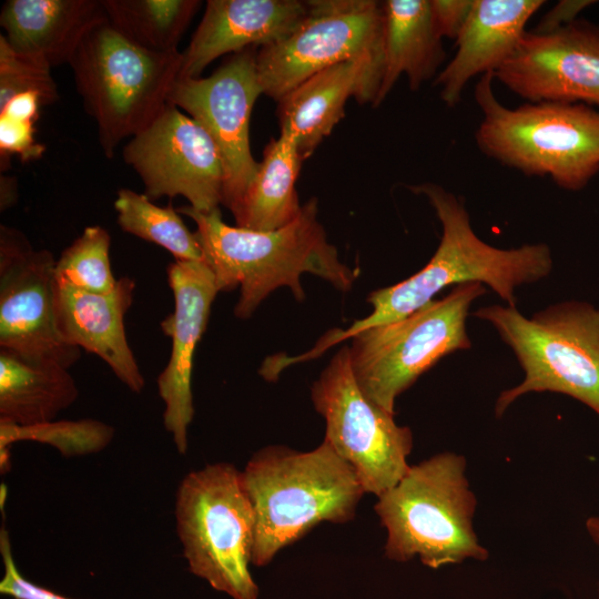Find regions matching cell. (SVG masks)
<instances>
[{
	"label": "cell",
	"instance_id": "obj_1",
	"mask_svg": "<svg viewBox=\"0 0 599 599\" xmlns=\"http://www.w3.org/2000/svg\"><path fill=\"white\" fill-rule=\"evenodd\" d=\"M409 187L414 193L426 196L441 224L436 252L413 276L373 291L367 297L373 306L372 313L346 329L334 328L325 333L311 351L303 353L305 362L362 331L408 316L449 285L486 284L508 306H516L517 287L536 283L551 273L554 262L549 245L535 243L515 248L493 246L475 233L464 200L436 183L426 182Z\"/></svg>",
	"mask_w": 599,
	"mask_h": 599
},
{
	"label": "cell",
	"instance_id": "obj_2",
	"mask_svg": "<svg viewBox=\"0 0 599 599\" xmlns=\"http://www.w3.org/2000/svg\"><path fill=\"white\" fill-rule=\"evenodd\" d=\"M192 219L195 236L220 292L240 288L234 307L237 318H248L281 286L297 301L305 297L301 276L311 273L339 291H349L358 270L338 258L317 219V200L311 199L290 224L273 231H253L224 223L220 209L202 213L190 205L176 209Z\"/></svg>",
	"mask_w": 599,
	"mask_h": 599
},
{
	"label": "cell",
	"instance_id": "obj_3",
	"mask_svg": "<svg viewBox=\"0 0 599 599\" xmlns=\"http://www.w3.org/2000/svg\"><path fill=\"white\" fill-rule=\"evenodd\" d=\"M241 475L255 516L256 567L322 522L351 521L365 494L354 469L325 439L309 451L264 447Z\"/></svg>",
	"mask_w": 599,
	"mask_h": 599
},
{
	"label": "cell",
	"instance_id": "obj_4",
	"mask_svg": "<svg viewBox=\"0 0 599 599\" xmlns=\"http://www.w3.org/2000/svg\"><path fill=\"white\" fill-rule=\"evenodd\" d=\"M494 73L480 77L475 100L481 111L477 148L486 156L528 176H548L577 192L599 173V111L582 103L526 102L504 105Z\"/></svg>",
	"mask_w": 599,
	"mask_h": 599
},
{
	"label": "cell",
	"instance_id": "obj_5",
	"mask_svg": "<svg viewBox=\"0 0 599 599\" xmlns=\"http://www.w3.org/2000/svg\"><path fill=\"white\" fill-rule=\"evenodd\" d=\"M476 508L464 456L444 451L410 466L374 507L386 529L385 556L398 562L418 557L433 569L488 559L473 526Z\"/></svg>",
	"mask_w": 599,
	"mask_h": 599
},
{
	"label": "cell",
	"instance_id": "obj_6",
	"mask_svg": "<svg viewBox=\"0 0 599 599\" xmlns=\"http://www.w3.org/2000/svg\"><path fill=\"white\" fill-rule=\"evenodd\" d=\"M516 355L525 376L502 390L495 404L500 417L528 393H559L599 416V308L585 301H564L531 317L516 306L489 305L475 311Z\"/></svg>",
	"mask_w": 599,
	"mask_h": 599
},
{
	"label": "cell",
	"instance_id": "obj_7",
	"mask_svg": "<svg viewBox=\"0 0 599 599\" xmlns=\"http://www.w3.org/2000/svg\"><path fill=\"white\" fill-rule=\"evenodd\" d=\"M182 52H155L94 27L70 61L77 91L95 120L104 155L145 129L163 110L182 67Z\"/></svg>",
	"mask_w": 599,
	"mask_h": 599
},
{
	"label": "cell",
	"instance_id": "obj_8",
	"mask_svg": "<svg viewBox=\"0 0 599 599\" xmlns=\"http://www.w3.org/2000/svg\"><path fill=\"white\" fill-rule=\"evenodd\" d=\"M174 516L190 571L233 599H257L250 571L255 516L241 470L215 463L186 474Z\"/></svg>",
	"mask_w": 599,
	"mask_h": 599
},
{
	"label": "cell",
	"instance_id": "obj_9",
	"mask_svg": "<svg viewBox=\"0 0 599 599\" xmlns=\"http://www.w3.org/2000/svg\"><path fill=\"white\" fill-rule=\"evenodd\" d=\"M485 293L481 283L458 284L402 319L352 336L351 366L363 394L395 414L396 398L422 374L444 356L470 348L466 318Z\"/></svg>",
	"mask_w": 599,
	"mask_h": 599
},
{
	"label": "cell",
	"instance_id": "obj_10",
	"mask_svg": "<svg viewBox=\"0 0 599 599\" xmlns=\"http://www.w3.org/2000/svg\"><path fill=\"white\" fill-rule=\"evenodd\" d=\"M315 410L325 419V437L355 471L365 494L376 497L407 473L414 438L407 426L361 390L344 345L313 383Z\"/></svg>",
	"mask_w": 599,
	"mask_h": 599
},
{
	"label": "cell",
	"instance_id": "obj_11",
	"mask_svg": "<svg viewBox=\"0 0 599 599\" xmlns=\"http://www.w3.org/2000/svg\"><path fill=\"white\" fill-rule=\"evenodd\" d=\"M285 38L257 49L262 94L278 101L313 74L337 63L383 54V2L312 0Z\"/></svg>",
	"mask_w": 599,
	"mask_h": 599
},
{
	"label": "cell",
	"instance_id": "obj_12",
	"mask_svg": "<svg viewBox=\"0 0 599 599\" xmlns=\"http://www.w3.org/2000/svg\"><path fill=\"white\" fill-rule=\"evenodd\" d=\"M257 48L233 53L211 75L179 77L167 102L186 111L214 141L225 170L222 204L233 212L258 166L250 148V119L262 90Z\"/></svg>",
	"mask_w": 599,
	"mask_h": 599
},
{
	"label": "cell",
	"instance_id": "obj_13",
	"mask_svg": "<svg viewBox=\"0 0 599 599\" xmlns=\"http://www.w3.org/2000/svg\"><path fill=\"white\" fill-rule=\"evenodd\" d=\"M123 159L139 174L144 194L152 201L181 195L202 213L217 210L223 202L225 170L214 141L169 102L130 139Z\"/></svg>",
	"mask_w": 599,
	"mask_h": 599
},
{
	"label": "cell",
	"instance_id": "obj_14",
	"mask_svg": "<svg viewBox=\"0 0 599 599\" xmlns=\"http://www.w3.org/2000/svg\"><path fill=\"white\" fill-rule=\"evenodd\" d=\"M55 258L34 250L18 229L0 226V348L70 368L81 348L60 336L55 316Z\"/></svg>",
	"mask_w": 599,
	"mask_h": 599
},
{
	"label": "cell",
	"instance_id": "obj_15",
	"mask_svg": "<svg viewBox=\"0 0 599 599\" xmlns=\"http://www.w3.org/2000/svg\"><path fill=\"white\" fill-rule=\"evenodd\" d=\"M494 78L527 102L599 108V24L576 19L548 33L526 31Z\"/></svg>",
	"mask_w": 599,
	"mask_h": 599
},
{
	"label": "cell",
	"instance_id": "obj_16",
	"mask_svg": "<svg viewBox=\"0 0 599 599\" xmlns=\"http://www.w3.org/2000/svg\"><path fill=\"white\" fill-rule=\"evenodd\" d=\"M174 297V309L161 322L171 338L166 366L158 377V390L164 403L163 425L179 451L187 450L189 427L194 417L192 370L197 343L205 332L212 303L220 292L205 261H174L166 270Z\"/></svg>",
	"mask_w": 599,
	"mask_h": 599
},
{
	"label": "cell",
	"instance_id": "obj_17",
	"mask_svg": "<svg viewBox=\"0 0 599 599\" xmlns=\"http://www.w3.org/2000/svg\"><path fill=\"white\" fill-rule=\"evenodd\" d=\"M383 71V54L351 59L313 74L277 101L281 130L294 135L303 161L344 118L349 98L374 103Z\"/></svg>",
	"mask_w": 599,
	"mask_h": 599
},
{
	"label": "cell",
	"instance_id": "obj_18",
	"mask_svg": "<svg viewBox=\"0 0 599 599\" xmlns=\"http://www.w3.org/2000/svg\"><path fill=\"white\" fill-rule=\"evenodd\" d=\"M134 288V280L126 276L103 294L55 280V316L58 331L67 344L99 356L120 382L140 393L145 382L124 329Z\"/></svg>",
	"mask_w": 599,
	"mask_h": 599
},
{
	"label": "cell",
	"instance_id": "obj_19",
	"mask_svg": "<svg viewBox=\"0 0 599 599\" xmlns=\"http://www.w3.org/2000/svg\"><path fill=\"white\" fill-rule=\"evenodd\" d=\"M307 11L297 0H209L179 77L197 78L215 59L272 44L290 34Z\"/></svg>",
	"mask_w": 599,
	"mask_h": 599
},
{
	"label": "cell",
	"instance_id": "obj_20",
	"mask_svg": "<svg viewBox=\"0 0 599 599\" xmlns=\"http://www.w3.org/2000/svg\"><path fill=\"white\" fill-rule=\"evenodd\" d=\"M544 0H474L468 20L456 42V53L436 75L443 102H460L467 83L476 75L495 73L516 51L529 19Z\"/></svg>",
	"mask_w": 599,
	"mask_h": 599
},
{
	"label": "cell",
	"instance_id": "obj_21",
	"mask_svg": "<svg viewBox=\"0 0 599 599\" xmlns=\"http://www.w3.org/2000/svg\"><path fill=\"white\" fill-rule=\"evenodd\" d=\"M104 21L102 0H8L0 13L9 44L51 69L70 63L87 34Z\"/></svg>",
	"mask_w": 599,
	"mask_h": 599
},
{
	"label": "cell",
	"instance_id": "obj_22",
	"mask_svg": "<svg viewBox=\"0 0 599 599\" xmlns=\"http://www.w3.org/2000/svg\"><path fill=\"white\" fill-rule=\"evenodd\" d=\"M383 13L384 71L374 106L386 99L402 74L410 90H418L437 75L446 57L433 23L430 0H387Z\"/></svg>",
	"mask_w": 599,
	"mask_h": 599
},
{
	"label": "cell",
	"instance_id": "obj_23",
	"mask_svg": "<svg viewBox=\"0 0 599 599\" xmlns=\"http://www.w3.org/2000/svg\"><path fill=\"white\" fill-rule=\"evenodd\" d=\"M78 396L69 368L0 348V422L22 426L51 422Z\"/></svg>",
	"mask_w": 599,
	"mask_h": 599
},
{
	"label": "cell",
	"instance_id": "obj_24",
	"mask_svg": "<svg viewBox=\"0 0 599 599\" xmlns=\"http://www.w3.org/2000/svg\"><path fill=\"white\" fill-rule=\"evenodd\" d=\"M302 162L294 135L281 130L266 144L251 184L232 212L236 226L273 231L293 222L302 210L295 187Z\"/></svg>",
	"mask_w": 599,
	"mask_h": 599
},
{
	"label": "cell",
	"instance_id": "obj_25",
	"mask_svg": "<svg viewBox=\"0 0 599 599\" xmlns=\"http://www.w3.org/2000/svg\"><path fill=\"white\" fill-rule=\"evenodd\" d=\"M108 23L132 43L155 52L176 51L201 7L199 0H102Z\"/></svg>",
	"mask_w": 599,
	"mask_h": 599
},
{
	"label": "cell",
	"instance_id": "obj_26",
	"mask_svg": "<svg viewBox=\"0 0 599 599\" xmlns=\"http://www.w3.org/2000/svg\"><path fill=\"white\" fill-rule=\"evenodd\" d=\"M114 209L124 232L165 248L176 261H204L195 233L171 204L159 206L144 193L120 189Z\"/></svg>",
	"mask_w": 599,
	"mask_h": 599
},
{
	"label": "cell",
	"instance_id": "obj_27",
	"mask_svg": "<svg viewBox=\"0 0 599 599\" xmlns=\"http://www.w3.org/2000/svg\"><path fill=\"white\" fill-rule=\"evenodd\" d=\"M114 437V428L101 420H51L35 425H17L0 422V469L10 466L9 447L18 441H37L57 448L65 457L102 451Z\"/></svg>",
	"mask_w": 599,
	"mask_h": 599
},
{
	"label": "cell",
	"instance_id": "obj_28",
	"mask_svg": "<svg viewBox=\"0 0 599 599\" xmlns=\"http://www.w3.org/2000/svg\"><path fill=\"white\" fill-rule=\"evenodd\" d=\"M110 245L104 227H85L55 261V280L90 293L111 292L118 280L111 268Z\"/></svg>",
	"mask_w": 599,
	"mask_h": 599
},
{
	"label": "cell",
	"instance_id": "obj_29",
	"mask_svg": "<svg viewBox=\"0 0 599 599\" xmlns=\"http://www.w3.org/2000/svg\"><path fill=\"white\" fill-rule=\"evenodd\" d=\"M43 105V99L33 92L18 94L0 105L1 173L10 169L14 155L23 163L42 156L45 148L34 140V124Z\"/></svg>",
	"mask_w": 599,
	"mask_h": 599
},
{
	"label": "cell",
	"instance_id": "obj_30",
	"mask_svg": "<svg viewBox=\"0 0 599 599\" xmlns=\"http://www.w3.org/2000/svg\"><path fill=\"white\" fill-rule=\"evenodd\" d=\"M38 93L45 105L59 100L51 68L37 59L16 51L0 34V105L18 94Z\"/></svg>",
	"mask_w": 599,
	"mask_h": 599
},
{
	"label": "cell",
	"instance_id": "obj_31",
	"mask_svg": "<svg viewBox=\"0 0 599 599\" xmlns=\"http://www.w3.org/2000/svg\"><path fill=\"white\" fill-rule=\"evenodd\" d=\"M0 554L4 566V575L0 582L1 593L11 596L14 599H70L39 587L21 576L13 560L6 528H1L0 531Z\"/></svg>",
	"mask_w": 599,
	"mask_h": 599
},
{
	"label": "cell",
	"instance_id": "obj_32",
	"mask_svg": "<svg viewBox=\"0 0 599 599\" xmlns=\"http://www.w3.org/2000/svg\"><path fill=\"white\" fill-rule=\"evenodd\" d=\"M474 0H430L432 19L437 34L456 40L471 12Z\"/></svg>",
	"mask_w": 599,
	"mask_h": 599
},
{
	"label": "cell",
	"instance_id": "obj_33",
	"mask_svg": "<svg viewBox=\"0 0 599 599\" xmlns=\"http://www.w3.org/2000/svg\"><path fill=\"white\" fill-rule=\"evenodd\" d=\"M593 1L562 0L554 6L532 30L538 33H548L576 20L578 13Z\"/></svg>",
	"mask_w": 599,
	"mask_h": 599
},
{
	"label": "cell",
	"instance_id": "obj_34",
	"mask_svg": "<svg viewBox=\"0 0 599 599\" xmlns=\"http://www.w3.org/2000/svg\"><path fill=\"white\" fill-rule=\"evenodd\" d=\"M18 201L17 180L1 173L0 175V210L1 212L13 206Z\"/></svg>",
	"mask_w": 599,
	"mask_h": 599
},
{
	"label": "cell",
	"instance_id": "obj_35",
	"mask_svg": "<svg viewBox=\"0 0 599 599\" xmlns=\"http://www.w3.org/2000/svg\"><path fill=\"white\" fill-rule=\"evenodd\" d=\"M586 530L591 540L599 547V516H591L586 520ZM598 599H599V586H598Z\"/></svg>",
	"mask_w": 599,
	"mask_h": 599
}]
</instances>
